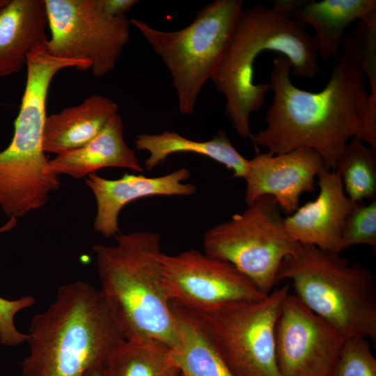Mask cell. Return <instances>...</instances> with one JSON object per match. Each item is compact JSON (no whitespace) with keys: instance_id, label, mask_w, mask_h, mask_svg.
<instances>
[{"instance_id":"6da1fadb","label":"cell","mask_w":376,"mask_h":376,"mask_svg":"<svg viewBox=\"0 0 376 376\" xmlns=\"http://www.w3.org/2000/svg\"><path fill=\"white\" fill-rule=\"evenodd\" d=\"M290 70L288 58L278 54L270 74L273 98L266 113L267 126L253 134V142L272 155L312 148L326 168L335 170L345 145L357 133L368 93L366 76L343 54L325 87L314 93L295 86Z\"/></svg>"},{"instance_id":"7a4b0ae2","label":"cell","mask_w":376,"mask_h":376,"mask_svg":"<svg viewBox=\"0 0 376 376\" xmlns=\"http://www.w3.org/2000/svg\"><path fill=\"white\" fill-rule=\"evenodd\" d=\"M304 0H274L242 10L225 53L210 80L226 98V114L242 137L251 138L250 116L263 106L270 83L254 82V63L265 51L285 56L291 72L311 79L320 72L313 38L292 16Z\"/></svg>"},{"instance_id":"3957f363","label":"cell","mask_w":376,"mask_h":376,"mask_svg":"<svg viewBox=\"0 0 376 376\" xmlns=\"http://www.w3.org/2000/svg\"><path fill=\"white\" fill-rule=\"evenodd\" d=\"M27 334L22 376H83L125 339L100 290L80 281L59 288Z\"/></svg>"},{"instance_id":"277c9868","label":"cell","mask_w":376,"mask_h":376,"mask_svg":"<svg viewBox=\"0 0 376 376\" xmlns=\"http://www.w3.org/2000/svg\"><path fill=\"white\" fill-rule=\"evenodd\" d=\"M96 244L99 288L125 339L153 338L175 349V320L160 260L162 237L150 231L118 233Z\"/></svg>"},{"instance_id":"5b68a950","label":"cell","mask_w":376,"mask_h":376,"mask_svg":"<svg viewBox=\"0 0 376 376\" xmlns=\"http://www.w3.org/2000/svg\"><path fill=\"white\" fill-rule=\"evenodd\" d=\"M26 81L10 144L0 152V208L19 218L42 207L61 185L42 147L46 102L55 75L70 67L84 70L85 63L50 55L45 42L26 58Z\"/></svg>"},{"instance_id":"8992f818","label":"cell","mask_w":376,"mask_h":376,"mask_svg":"<svg viewBox=\"0 0 376 376\" xmlns=\"http://www.w3.org/2000/svg\"><path fill=\"white\" fill-rule=\"evenodd\" d=\"M288 279L295 295L345 338L376 340V279L340 253L300 244L281 262L276 283Z\"/></svg>"},{"instance_id":"52a82bcc","label":"cell","mask_w":376,"mask_h":376,"mask_svg":"<svg viewBox=\"0 0 376 376\" xmlns=\"http://www.w3.org/2000/svg\"><path fill=\"white\" fill-rule=\"evenodd\" d=\"M242 5V0L213 1L196 13L191 24L177 31H161L143 20L130 19L166 65L181 113L194 112L202 88L228 45Z\"/></svg>"},{"instance_id":"ba28073f","label":"cell","mask_w":376,"mask_h":376,"mask_svg":"<svg viewBox=\"0 0 376 376\" xmlns=\"http://www.w3.org/2000/svg\"><path fill=\"white\" fill-rule=\"evenodd\" d=\"M240 214L208 229L203 238L205 253L231 263L268 295L276 283L283 260L299 243L287 233L276 199L262 196Z\"/></svg>"},{"instance_id":"9c48e42d","label":"cell","mask_w":376,"mask_h":376,"mask_svg":"<svg viewBox=\"0 0 376 376\" xmlns=\"http://www.w3.org/2000/svg\"><path fill=\"white\" fill-rule=\"evenodd\" d=\"M289 290L286 284L260 300L237 301L209 312L195 311L233 376H280L275 331Z\"/></svg>"},{"instance_id":"30bf717a","label":"cell","mask_w":376,"mask_h":376,"mask_svg":"<svg viewBox=\"0 0 376 376\" xmlns=\"http://www.w3.org/2000/svg\"><path fill=\"white\" fill-rule=\"evenodd\" d=\"M51 37L47 52L58 58L86 63L101 77L111 71L130 40L127 15L110 17L101 0H45Z\"/></svg>"},{"instance_id":"8fae6325","label":"cell","mask_w":376,"mask_h":376,"mask_svg":"<svg viewBox=\"0 0 376 376\" xmlns=\"http://www.w3.org/2000/svg\"><path fill=\"white\" fill-rule=\"evenodd\" d=\"M171 302L196 312H209L267 295L231 263L191 249L160 256Z\"/></svg>"},{"instance_id":"7c38bea8","label":"cell","mask_w":376,"mask_h":376,"mask_svg":"<svg viewBox=\"0 0 376 376\" xmlns=\"http://www.w3.org/2000/svg\"><path fill=\"white\" fill-rule=\"evenodd\" d=\"M345 340L336 327L288 293L275 331L280 376H334Z\"/></svg>"},{"instance_id":"4fadbf2b","label":"cell","mask_w":376,"mask_h":376,"mask_svg":"<svg viewBox=\"0 0 376 376\" xmlns=\"http://www.w3.org/2000/svg\"><path fill=\"white\" fill-rule=\"evenodd\" d=\"M323 166L321 156L307 147L281 155L258 153L249 160L244 178L246 205L269 195L276 199L282 211L292 214L299 207L300 196L315 190V177Z\"/></svg>"},{"instance_id":"5bb4252c","label":"cell","mask_w":376,"mask_h":376,"mask_svg":"<svg viewBox=\"0 0 376 376\" xmlns=\"http://www.w3.org/2000/svg\"><path fill=\"white\" fill-rule=\"evenodd\" d=\"M317 198L284 218L285 228L297 242L340 253L345 221L354 204L345 194L340 176L324 166L318 171Z\"/></svg>"},{"instance_id":"9a60e30c","label":"cell","mask_w":376,"mask_h":376,"mask_svg":"<svg viewBox=\"0 0 376 376\" xmlns=\"http://www.w3.org/2000/svg\"><path fill=\"white\" fill-rule=\"evenodd\" d=\"M187 168H180L158 177L125 173L111 180L95 173L88 175L85 183L93 192L96 202L94 229L105 237L120 233L118 215L128 203L151 196H189L196 191L193 184L184 183L190 177Z\"/></svg>"},{"instance_id":"2e32d148","label":"cell","mask_w":376,"mask_h":376,"mask_svg":"<svg viewBox=\"0 0 376 376\" xmlns=\"http://www.w3.org/2000/svg\"><path fill=\"white\" fill-rule=\"evenodd\" d=\"M45 0L0 1V77L19 72L28 54L46 42Z\"/></svg>"},{"instance_id":"e0dca14e","label":"cell","mask_w":376,"mask_h":376,"mask_svg":"<svg viewBox=\"0 0 376 376\" xmlns=\"http://www.w3.org/2000/svg\"><path fill=\"white\" fill-rule=\"evenodd\" d=\"M123 131V119L116 113L87 144L49 159L52 170L59 176L65 174L76 179L106 167L143 171L134 151L124 140Z\"/></svg>"},{"instance_id":"ac0fdd59","label":"cell","mask_w":376,"mask_h":376,"mask_svg":"<svg viewBox=\"0 0 376 376\" xmlns=\"http://www.w3.org/2000/svg\"><path fill=\"white\" fill-rule=\"evenodd\" d=\"M300 24L315 31V50L323 59L340 54L344 31L355 20H367L376 16L375 0H304L292 13Z\"/></svg>"},{"instance_id":"d6986e66","label":"cell","mask_w":376,"mask_h":376,"mask_svg":"<svg viewBox=\"0 0 376 376\" xmlns=\"http://www.w3.org/2000/svg\"><path fill=\"white\" fill-rule=\"evenodd\" d=\"M111 99L92 95L79 105L46 117L42 147L45 152L61 155L79 148L95 138L118 113Z\"/></svg>"},{"instance_id":"ffe728a7","label":"cell","mask_w":376,"mask_h":376,"mask_svg":"<svg viewBox=\"0 0 376 376\" xmlns=\"http://www.w3.org/2000/svg\"><path fill=\"white\" fill-rule=\"evenodd\" d=\"M136 149L146 150L148 157L144 164L150 171L175 153L191 152L207 157L232 170L233 178H245L249 160L244 158L233 146L224 130L219 131L210 140L198 141L187 139L176 132L159 134H142L136 136Z\"/></svg>"},{"instance_id":"44dd1931","label":"cell","mask_w":376,"mask_h":376,"mask_svg":"<svg viewBox=\"0 0 376 376\" xmlns=\"http://www.w3.org/2000/svg\"><path fill=\"white\" fill-rule=\"evenodd\" d=\"M178 343L176 368L184 376H233L195 311L171 302Z\"/></svg>"},{"instance_id":"7402d4cb","label":"cell","mask_w":376,"mask_h":376,"mask_svg":"<svg viewBox=\"0 0 376 376\" xmlns=\"http://www.w3.org/2000/svg\"><path fill=\"white\" fill-rule=\"evenodd\" d=\"M104 376H171L176 368L173 350L153 338L124 339L109 354Z\"/></svg>"},{"instance_id":"603a6c76","label":"cell","mask_w":376,"mask_h":376,"mask_svg":"<svg viewBox=\"0 0 376 376\" xmlns=\"http://www.w3.org/2000/svg\"><path fill=\"white\" fill-rule=\"evenodd\" d=\"M335 170L345 194L354 203L376 199V148L352 138L338 158Z\"/></svg>"},{"instance_id":"cb8c5ba5","label":"cell","mask_w":376,"mask_h":376,"mask_svg":"<svg viewBox=\"0 0 376 376\" xmlns=\"http://www.w3.org/2000/svg\"><path fill=\"white\" fill-rule=\"evenodd\" d=\"M341 49L362 68L370 85L368 96L376 99V16L359 20L357 27L344 36Z\"/></svg>"},{"instance_id":"d4e9b609","label":"cell","mask_w":376,"mask_h":376,"mask_svg":"<svg viewBox=\"0 0 376 376\" xmlns=\"http://www.w3.org/2000/svg\"><path fill=\"white\" fill-rule=\"evenodd\" d=\"M357 244L376 249V199L356 203L345 221L339 251Z\"/></svg>"},{"instance_id":"484cf974","label":"cell","mask_w":376,"mask_h":376,"mask_svg":"<svg viewBox=\"0 0 376 376\" xmlns=\"http://www.w3.org/2000/svg\"><path fill=\"white\" fill-rule=\"evenodd\" d=\"M334 376H376V359L367 339L345 338Z\"/></svg>"},{"instance_id":"4316f807","label":"cell","mask_w":376,"mask_h":376,"mask_svg":"<svg viewBox=\"0 0 376 376\" xmlns=\"http://www.w3.org/2000/svg\"><path fill=\"white\" fill-rule=\"evenodd\" d=\"M17 219L10 220L0 227V233L7 232L17 224ZM36 299L24 295L17 299L8 300L0 297V343L6 346H17L27 340L28 334L19 331L15 325V317L20 311L31 307Z\"/></svg>"},{"instance_id":"83f0119b","label":"cell","mask_w":376,"mask_h":376,"mask_svg":"<svg viewBox=\"0 0 376 376\" xmlns=\"http://www.w3.org/2000/svg\"><path fill=\"white\" fill-rule=\"evenodd\" d=\"M102 10L110 17L125 15L136 4L138 0H101Z\"/></svg>"},{"instance_id":"f1b7e54d","label":"cell","mask_w":376,"mask_h":376,"mask_svg":"<svg viewBox=\"0 0 376 376\" xmlns=\"http://www.w3.org/2000/svg\"><path fill=\"white\" fill-rule=\"evenodd\" d=\"M102 367L103 364L94 366L87 370L83 376H104Z\"/></svg>"},{"instance_id":"f546056e","label":"cell","mask_w":376,"mask_h":376,"mask_svg":"<svg viewBox=\"0 0 376 376\" xmlns=\"http://www.w3.org/2000/svg\"><path fill=\"white\" fill-rule=\"evenodd\" d=\"M171 376H180V373L179 370L174 373Z\"/></svg>"},{"instance_id":"4dcf8cb0","label":"cell","mask_w":376,"mask_h":376,"mask_svg":"<svg viewBox=\"0 0 376 376\" xmlns=\"http://www.w3.org/2000/svg\"><path fill=\"white\" fill-rule=\"evenodd\" d=\"M180 376H184V375L180 373Z\"/></svg>"}]
</instances>
